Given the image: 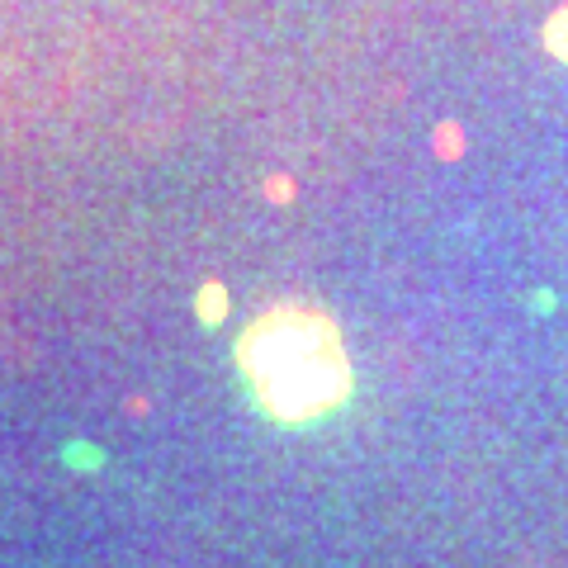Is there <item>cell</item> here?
<instances>
[{
    "mask_svg": "<svg viewBox=\"0 0 568 568\" xmlns=\"http://www.w3.org/2000/svg\"><path fill=\"white\" fill-rule=\"evenodd\" d=\"M242 374L265 417L284 426L323 422L350 398V365L331 317L308 308H275L237 341Z\"/></svg>",
    "mask_w": 568,
    "mask_h": 568,
    "instance_id": "obj_1",
    "label": "cell"
},
{
    "mask_svg": "<svg viewBox=\"0 0 568 568\" xmlns=\"http://www.w3.org/2000/svg\"><path fill=\"white\" fill-rule=\"evenodd\" d=\"M545 43H549V53H555V57H564V62H568V10H559L555 20H549Z\"/></svg>",
    "mask_w": 568,
    "mask_h": 568,
    "instance_id": "obj_2",
    "label": "cell"
},
{
    "mask_svg": "<svg viewBox=\"0 0 568 568\" xmlns=\"http://www.w3.org/2000/svg\"><path fill=\"white\" fill-rule=\"evenodd\" d=\"M228 308V294L219 289V284H209L204 298H199V313H204V323H219V313Z\"/></svg>",
    "mask_w": 568,
    "mask_h": 568,
    "instance_id": "obj_3",
    "label": "cell"
}]
</instances>
